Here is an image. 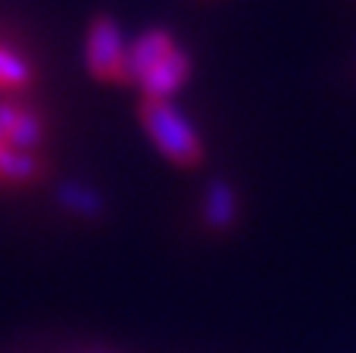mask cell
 <instances>
[{"instance_id": "1", "label": "cell", "mask_w": 356, "mask_h": 353, "mask_svg": "<svg viewBox=\"0 0 356 353\" xmlns=\"http://www.w3.org/2000/svg\"><path fill=\"white\" fill-rule=\"evenodd\" d=\"M141 125L166 160L175 166H197L203 160V141L172 100H141Z\"/></svg>"}, {"instance_id": "2", "label": "cell", "mask_w": 356, "mask_h": 353, "mask_svg": "<svg viewBox=\"0 0 356 353\" xmlns=\"http://www.w3.org/2000/svg\"><path fill=\"white\" fill-rule=\"evenodd\" d=\"M125 38L116 19L97 16L88 31L85 60L94 79L100 81H125Z\"/></svg>"}, {"instance_id": "3", "label": "cell", "mask_w": 356, "mask_h": 353, "mask_svg": "<svg viewBox=\"0 0 356 353\" xmlns=\"http://www.w3.org/2000/svg\"><path fill=\"white\" fill-rule=\"evenodd\" d=\"M175 47H178L175 38L169 35L166 28H147L144 35H138L135 41L129 44V50H125V81L141 85L144 75H147L156 63L166 60Z\"/></svg>"}, {"instance_id": "4", "label": "cell", "mask_w": 356, "mask_h": 353, "mask_svg": "<svg viewBox=\"0 0 356 353\" xmlns=\"http://www.w3.org/2000/svg\"><path fill=\"white\" fill-rule=\"evenodd\" d=\"M191 69H194V63H191L188 50L175 47L166 60L156 63V66L144 75V81H141L144 100H172L184 88V81L191 79Z\"/></svg>"}, {"instance_id": "5", "label": "cell", "mask_w": 356, "mask_h": 353, "mask_svg": "<svg viewBox=\"0 0 356 353\" xmlns=\"http://www.w3.org/2000/svg\"><path fill=\"white\" fill-rule=\"evenodd\" d=\"M238 210H241V200L238 191L232 188V181H225L222 175L207 181L203 188V225L209 231H228L234 222H238Z\"/></svg>"}, {"instance_id": "6", "label": "cell", "mask_w": 356, "mask_h": 353, "mask_svg": "<svg viewBox=\"0 0 356 353\" xmlns=\"http://www.w3.org/2000/svg\"><path fill=\"white\" fill-rule=\"evenodd\" d=\"M56 204L79 219L104 216V197H100L94 188L81 185V181H63V185L56 188Z\"/></svg>"}, {"instance_id": "7", "label": "cell", "mask_w": 356, "mask_h": 353, "mask_svg": "<svg viewBox=\"0 0 356 353\" xmlns=\"http://www.w3.org/2000/svg\"><path fill=\"white\" fill-rule=\"evenodd\" d=\"M41 175V163L35 154H25V150H3V160H0V181H13V185H25V181H35Z\"/></svg>"}, {"instance_id": "8", "label": "cell", "mask_w": 356, "mask_h": 353, "mask_svg": "<svg viewBox=\"0 0 356 353\" xmlns=\"http://www.w3.org/2000/svg\"><path fill=\"white\" fill-rule=\"evenodd\" d=\"M41 144H44V122H41V116H38V113H31V110H22L19 122L13 125L10 138H6V147L25 150V154H35Z\"/></svg>"}, {"instance_id": "9", "label": "cell", "mask_w": 356, "mask_h": 353, "mask_svg": "<svg viewBox=\"0 0 356 353\" xmlns=\"http://www.w3.org/2000/svg\"><path fill=\"white\" fill-rule=\"evenodd\" d=\"M31 85V66L22 54L0 44V88H25Z\"/></svg>"}, {"instance_id": "10", "label": "cell", "mask_w": 356, "mask_h": 353, "mask_svg": "<svg viewBox=\"0 0 356 353\" xmlns=\"http://www.w3.org/2000/svg\"><path fill=\"white\" fill-rule=\"evenodd\" d=\"M19 116H22V106L16 104H0V141L6 144V138H10L13 125L19 122Z\"/></svg>"}, {"instance_id": "11", "label": "cell", "mask_w": 356, "mask_h": 353, "mask_svg": "<svg viewBox=\"0 0 356 353\" xmlns=\"http://www.w3.org/2000/svg\"><path fill=\"white\" fill-rule=\"evenodd\" d=\"M3 150H6V144H3V141H0V160H3Z\"/></svg>"}]
</instances>
